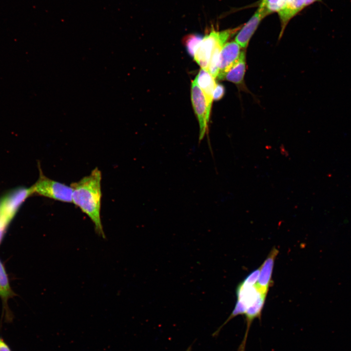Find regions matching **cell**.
<instances>
[{"label": "cell", "mask_w": 351, "mask_h": 351, "mask_svg": "<svg viewBox=\"0 0 351 351\" xmlns=\"http://www.w3.org/2000/svg\"><path fill=\"white\" fill-rule=\"evenodd\" d=\"M101 179V172L97 167L89 175L72 183L70 186L73 189V203L90 218L97 233L105 238L100 216Z\"/></svg>", "instance_id": "1"}, {"label": "cell", "mask_w": 351, "mask_h": 351, "mask_svg": "<svg viewBox=\"0 0 351 351\" xmlns=\"http://www.w3.org/2000/svg\"><path fill=\"white\" fill-rule=\"evenodd\" d=\"M38 167L39 177L36 182L28 189L29 196L37 195L63 202L72 203V188L46 177L39 163Z\"/></svg>", "instance_id": "2"}, {"label": "cell", "mask_w": 351, "mask_h": 351, "mask_svg": "<svg viewBox=\"0 0 351 351\" xmlns=\"http://www.w3.org/2000/svg\"><path fill=\"white\" fill-rule=\"evenodd\" d=\"M234 30H226L219 32L212 30L202 38L194 55L196 62L201 68L208 71L212 54L219 44H225Z\"/></svg>", "instance_id": "3"}, {"label": "cell", "mask_w": 351, "mask_h": 351, "mask_svg": "<svg viewBox=\"0 0 351 351\" xmlns=\"http://www.w3.org/2000/svg\"><path fill=\"white\" fill-rule=\"evenodd\" d=\"M191 99L199 126V140L203 138L207 132L210 111L205 97L195 79L192 83Z\"/></svg>", "instance_id": "4"}, {"label": "cell", "mask_w": 351, "mask_h": 351, "mask_svg": "<svg viewBox=\"0 0 351 351\" xmlns=\"http://www.w3.org/2000/svg\"><path fill=\"white\" fill-rule=\"evenodd\" d=\"M240 46L235 41L224 44L219 56L217 78H224L226 74L238 60L240 53Z\"/></svg>", "instance_id": "5"}, {"label": "cell", "mask_w": 351, "mask_h": 351, "mask_svg": "<svg viewBox=\"0 0 351 351\" xmlns=\"http://www.w3.org/2000/svg\"><path fill=\"white\" fill-rule=\"evenodd\" d=\"M278 252V250L275 247H273L260 267L259 276L256 284L261 291L267 293L270 287L273 284L272 278L273 271Z\"/></svg>", "instance_id": "6"}, {"label": "cell", "mask_w": 351, "mask_h": 351, "mask_svg": "<svg viewBox=\"0 0 351 351\" xmlns=\"http://www.w3.org/2000/svg\"><path fill=\"white\" fill-rule=\"evenodd\" d=\"M264 17L258 9L242 28L235 37V40L241 47L247 46L251 37L259 23Z\"/></svg>", "instance_id": "7"}, {"label": "cell", "mask_w": 351, "mask_h": 351, "mask_svg": "<svg viewBox=\"0 0 351 351\" xmlns=\"http://www.w3.org/2000/svg\"><path fill=\"white\" fill-rule=\"evenodd\" d=\"M195 79L205 97L211 111L214 91L216 85L215 78L207 70L201 68Z\"/></svg>", "instance_id": "8"}, {"label": "cell", "mask_w": 351, "mask_h": 351, "mask_svg": "<svg viewBox=\"0 0 351 351\" xmlns=\"http://www.w3.org/2000/svg\"><path fill=\"white\" fill-rule=\"evenodd\" d=\"M306 0H287L284 7L278 12L281 20L282 30L294 16L305 7Z\"/></svg>", "instance_id": "9"}, {"label": "cell", "mask_w": 351, "mask_h": 351, "mask_svg": "<svg viewBox=\"0 0 351 351\" xmlns=\"http://www.w3.org/2000/svg\"><path fill=\"white\" fill-rule=\"evenodd\" d=\"M246 71L245 54L241 52L237 61L227 72L224 78L234 83L239 84L243 81Z\"/></svg>", "instance_id": "10"}, {"label": "cell", "mask_w": 351, "mask_h": 351, "mask_svg": "<svg viewBox=\"0 0 351 351\" xmlns=\"http://www.w3.org/2000/svg\"><path fill=\"white\" fill-rule=\"evenodd\" d=\"M14 295L5 268L0 259V298L4 306H7L8 300Z\"/></svg>", "instance_id": "11"}, {"label": "cell", "mask_w": 351, "mask_h": 351, "mask_svg": "<svg viewBox=\"0 0 351 351\" xmlns=\"http://www.w3.org/2000/svg\"><path fill=\"white\" fill-rule=\"evenodd\" d=\"M287 0H262L258 10L265 17L275 12L280 11L285 6Z\"/></svg>", "instance_id": "12"}, {"label": "cell", "mask_w": 351, "mask_h": 351, "mask_svg": "<svg viewBox=\"0 0 351 351\" xmlns=\"http://www.w3.org/2000/svg\"><path fill=\"white\" fill-rule=\"evenodd\" d=\"M202 38L197 35H191L188 36L185 39V44L188 53L192 56H194L195 52L202 40Z\"/></svg>", "instance_id": "13"}, {"label": "cell", "mask_w": 351, "mask_h": 351, "mask_svg": "<svg viewBox=\"0 0 351 351\" xmlns=\"http://www.w3.org/2000/svg\"><path fill=\"white\" fill-rule=\"evenodd\" d=\"M260 267L251 272L241 282L246 285H254L255 284L258 279Z\"/></svg>", "instance_id": "14"}, {"label": "cell", "mask_w": 351, "mask_h": 351, "mask_svg": "<svg viewBox=\"0 0 351 351\" xmlns=\"http://www.w3.org/2000/svg\"><path fill=\"white\" fill-rule=\"evenodd\" d=\"M224 94V87L222 85L216 84L214 91L213 99L214 100H218L222 98Z\"/></svg>", "instance_id": "15"}, {"label": "cell", "mask_w": 351, "mask_h": 351, "mask_svg": "<svg viewBox=\"0 0 351 351\" xmlns=\"http://www.w3.org/2000/svg\"><path fill=\"white\" fill-rule=\"evenodd\" d=\"M0 351H11L7 344L0 338Z\"/></svg>", "instance_id": "16"}, {"label": "cell", "mask_w": 351, "mask_h": 351, "mask_svg": "<svg viewBox=\"0 0 351 351\" xmlns=\"http://www.w3.org/2000/svg\"><path fill=\"white\" fill-rule=\"evenodd\" d=\"M318 0H306L305 6L309 5H310L315 1H318Z\"/></svg>", "instance_id": "17"}, {"label": "cell", "mask_w": 351, "mask_h": 351, "mask_svg": "<svg viewBox=\"0 0 351 351\" xmlns=\"http://www.w3.org/2000/svg\"><path fill=\"white\" fill-rule=\"evenodd\" d=\"M192 347V345H190L185 351H191Z\"/></svg>", "instance_id": "18"}]
</instances>
